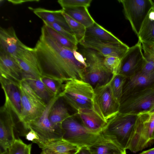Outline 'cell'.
<instances>
[{
  "mask_svg": "<svg viewBox=\"0 0 154 154\" xmlns=\"http://www.w3.org/2000/svg\"><path fill=\"white\" fill-rule=\"evenodd\" d=\"M88 148L91 154H116L126 151L113 141L104 137L102 134L99 139Z\"/></svg>",
  "mask_w": 154,
  "mask_h": 154,
  "instance_id": "23",
  "label": "cell"
},
{
  "mask_svg": "<svg viewBox=\"0 0 154 154\" xmlns=\"http://www.w3.org/2000/svg\"><path fill=\"white\" fill-rule=\"evenodd\" d=\"M146 62L142 51L141 41L129 48L121 59L119 74L127 78L139 72Z\"/></svg>",
  "mask_w": 154,
  "mask_h": 154,
  "instance_id": "12",
  "label": "cell"
},
{
  "mask_svg": "<svg viewBox=\"0 0 154 154\" xmlns=\"http://www.w3.org/2000/svg\"><path fill=\"white\" fill-rule=\"evenodd\" d=\"M127 77L119 74L113 75L110 81V86L113 94L120 103L123 93L125 83Z\"/></svg>",
  "mask_w": 154,
  "mask_h": 154,
  "instance_id": "32",
  "label": "cell"
},
{
  "mask_svg": "<svg viewBox=\"0 0 154 154\" xmlns=\"http://www.w3.org/2000/svg\"><path fill=\"white\" fill-rule=\"evenodd\" d=\"M63 14L74 35L78 43H79L85 36L86 28L84 25L72 18L63 11Z\"/></svg>",
  "mask_w": 154,
  "mask_h": 154,
  "instance_id": "29",
  "label": "cell"
},
{
  "mask_svg": "<svg viewBox=\"0 0 154 154\" xmlns=\"http://www.w3.org/2000/svg\"><path fill=\"white\" fill-rule=\"evenodd\" d=\"M103 63L105 66L113 75L119 73L121 65L120 58L112 56L104 57Z\"/></svg>",
  "mask_w": 154,
  "mask_h": 154,
  "instance_id": "34",
  "label": "cell"
},
{
  "mask_svg": "<svg viewBox=\"0 0 154 154\" xmlns=\"http://www.w3.org/2000/svg\"><path fill=\"white\" fill-rule=\"evenodd\" d=\"M26 138L27 140L32 141L35 143L38 139L36 133L32 130H30L29 132L26 135Z\"/></svg>",
  "mask_w": 154,
  "mask_h": 154,
  "instance_id": "38",
  "label": "cell"
},
{
  "mask_svg": "<svg viewBox=\"0 0 154 154\" xmlns=\"http://www.w3.org/2000/svg\"><path fill=\"white\" fill-rule=\"evenodd\" d=\"M137 115L134 132L126 148L133 152L147 147L154 141V110Z\"/></svg>",
  "mask_w": 154,
  "mask_h": 154,
  "instance_id": "5",
  "label": "cell"
},
{
  "mask_svg": "<svg viewBox=\"0 0 154 154\" xmlns=\"http://www.w3.org/2000/svg\"><path fill=\"white\" fill-rule=\"evenodd\" d=\"M60 97L59 95L54 97L47 104V108L41 116L30 123L28 125L27 129L32 130L37 135L38 139L36 143L41 149L51 141L63 139V133L62 128L54 126L49 118L51 108Z\"/></svg>",
  "mask_w": 154,
  "mask_h": 154,
  "instance_id": "8",
  "label": "cell"
},
{
  "mask_svg": "<svg viewBox=\"0 0 154 154\" xmlns=\"http://www.w3.org/2000/svg\"><path fill=\"white\" fill-rule=\"evenodd\" d=\"M137 117V115L119 112L108 120L101 134L126 150L134 132Z\"/></svg>",
  "mask_w": 154,
  "mask_h": 154,
  "instance_id": "2",
  "label": "cell"
},
{
  "mask_svg": "<svg viewBox=\"0 0 154 154\" xmlns=\"http://www.w3.org/2000/svg\"><path fill=\"white\" fill-rule=\"evenodd\" d=\"M71 115L61 97H60L56 101L51 108L49 118L54 126L58 128H62V122Z\"/></svg>",
  "mask_w": 154,
  "mask_h": 154,
  "instance_id": "24",
  "label": "cell"
},
{
  "mask_svg": "<svg viewBox=\"0 0 154 154\" xmlns=\"http://www.w3.org/2000/svg\"><path fill=\"white\" fill-rule=\"evenodd\" d=\"M85 36L93 37L106 42L117 43L122 42L96 22L91 26L86 28Z\"/></svg>",
  "mask_w": 154,
  "mask_h": 154,
  "instance_id": "27",
  "label": "cell"
},
{
  "mask_svg": "<svg viewBox=\"0 0 154 154\" xmlns=\"http://www.w3.org/2000/svg\"><path fill=\"white\" fill-rule=\"evenodd\" d=\"M118 1L122 4L125 17L129 22L132 30L138 36L154 3L151 0Z\"/></svg>",
  "mask_w": 154,
  "mask_h": 154,
  "instance_id": "10",
  "label": "cell"
},
{
  "mask_svg": "<svg viewBox=\"0 0 154 154\" xmlns=\"http://www.w3.org/2000/svg\"><path fill=\"white\" fill-rule=\"evenodd\" d=\"M139 154H154V147L144 151Z\"/></svg>",
  "mask_w": 154,
  "mask_h": 154,
  "instance_id": "42",
  "label": "cell"
},
{
  "mask_svg": "<svg viewBox=\"0 0 154 154\" xmlns=\"http://www.w3.org/2000/svg\"><path fill=\"white\" fill-rule=\"evenodd\" d=\"M40 78L35 77L23 72V79L47 104L54 97L56 96H54L48 90Z\"/></svg>",
  "mask_w": 154,
  "mask_h": 154,
  "instance_id": "25",
  "label": "cell"
},
{
  "mask_svg": "<svg viewBox=\"0 0 154 154\" xmlns=\"http://www.w3.org/2000/svg\"><path fill=\"white\" fill-rule=\"evenodd\" d=\"M152 138H153V140H154V131L153 134Z\"/></svg>",
  "mask_w": 154,
  "mask_h": 154,
  "instance_id": "46",
  "label": "cell"
},
{
  "mask_svg": "<svg viewBox=\"0 0 154 154\" xmlns=\"http://www.w3.org/2000/svg\"><path fill=\"white\" fill-rule=\"evenodd\" d=\"M79 44L83 47L97 51L104 57L112 56L121 59L129 48L122 42L117 43L106 42L87 36H85Z\"/></svg>",
  "mask_w": 154,
  "mask_h": 154,
  "instance_id": "13",
  "label": "cell"
},
{
  "mask_svg": "<svg viewBox=\"0 0 154 154\" xmlns=\"http://www.w3.org/2000/svg\"><path fill=\"white\" fill-rule=\"evenodd\" d=\"M0 76L19 82L23 79V72L11 56L0 52Z\"/></svg>",
  "mask_w": 154,
  "mask_h": 154,
  "instance_id": "19",
  "label": "cell"
},
{
  "mask_svg": "<svg viewBox=\"0 0 154 154\" xmlns=\"http://www.w3.org/2000/svg\"><path fill=\"white\" fill-rule=\"evenodd\" d=\"M76 117L75 114L71 115L62 123V139L80 148L88 147L99 139L101 133L95 134L90 132Z\"/></svg>",
  "mask_w": 154,
  "mask_h": 154,
  "instance_id": "6",
  "label": "cell"
},
{
  "mask_svg": "<svg viewBox=\"0 0 154 154\" xmlns=\"http://www.w3.org/2000/svg\"><path fill=\"white\" fill-rule=\"evenodd\" d=\"M8 1L14 4L17 5V4H22L23 3H24L25 2H38L39 1V0H8Z\"/></svg>",
  "mask_w": 154,
  "mask_h": 154,
  "instance_id": "41",
  "label": "cell"
},
{
  "mask_svg": "<svg viewBox=\"0 0 154 154\" xmlns=\"http://www.w3.org/2000/svg\"><path fill=\"white\" fill-rule=\"evenodd\" d=\"M59 95L60 97L64 99L68 104L77 112L80 109H93V104L91 102L62 92H61Z\"/></svg>",
  "mask_w": 154,
  "mask_h": 154,
  "instance_id": "31",
  "label": "cell"
},
{
  "mask_svg": "<svg viewBox=\"0 0 154 154\" xmlns=\"http://www.w3.org/2000/svg\"><path fill=\"white\" fill-rule=\"evenodd\" d=\"M80 147L63 139L51 141L42 149L41 154H75Z\"/></svg>",
  "mask_w": 154,
  "mask_h": 154,
  "instance_id": "22",
  "label": "cell"
},
{
  "mask_svg": "<svg viewBox=\"0 0 154 154\" xmlns=\"http://www.w3.org/2000/svg\"><path fill=\"white\" fill-rule=\"evenodd\" d=\"M92 0H59L58 3L62 9L79 6L88 8L90 5Z\"/></svg>",
  "mask_w": 154,
  "mask_h": 154,
  "instance_id": "35",
  "label": "cell"
},
{
  "mask_svg": "<svg viewBox=\"0 0 154 154\" xmlns=\"http://www.w3.org/2000/svg\"><path fill=\"white\" fill-rule=\"evenodd\" d=\"M154 84V73L146 74L137 72L131 76L127 78L121 100L129 94Z\"/></svg>",
  "mask_w": 154,
  "mask_h": 154,
  "instance_id": "20",
  "label": "cell"
},
{
  "mask_svg": "<svg viewBox=\"0 0 154 154\" xmlns=\"http://www.w3.org/2000/svg\"><path fill=\"white\" fill-rule=\"evenodd\" d=\"M154 110V84L133 92L120 102L119 112L137 115Z\"/></svg>",
  "mask_w": 154,
  "mask_h": 154,
  "instance_id": "7",
  "label": "cell"
},
{
  "mask_svg": "<svg viewBox=\"0 0 154 154\" xmlns=\"http://www.w3.org/2000/svg\"><path fill=\"white\" fill-rule=\"evenodd\" d=\"M21 96V112L19 121L27 129L29 124L37 119L45 110L47 104L23 79L18 83Z\"/></svg>",
  "mask_w": 154,
  "mask_h": 154,
  "instance_id": "4",
  "label": "cell"
},
{
  "mask_svg": "<svg viewBox=\"0 0 154 154\" xmlns=\"http://www.w3.org/2000/svg\"><path fill=\"white\" fill-rule=\"evenodd\" d=\"M75 114L84 126L94 134L100 133L107 123L93 109H80Z\"/></svg>",
  "mask_w": 154,
  "mask_h": 154,
  "instance_id": "18",
  "label": "cell"
},
{
  "mask_svg": "<svg viewBox=\"0 0 154 154\" xmlns=\"http://www.w3.org/2000/svg\"><path fill=\"white\" fill-rule=\"evenodd\" d=\"M141 42L154 43V17L149 14L138 35Z\"/></svg>",
  "mask_w": 154,
  "mask_h": 154,
  "instance_id": "28",
  "label": "cell"
},
{
  "mask_svg": "<svg viewBox=\"0 0 154 154\" xmlns=\"http://www.w3.org/2000/svg\"><path fill=\"white\" fill-rule=\"evenodd\" d=\"M149 14L154 17V5L152 8Z\"/></svg>",
  "mask_w": 154,
  "mask_h": 154,
  "instance_id": "44",
  "label": "cell"
},
{
  "mask_svg": "<svg viewBox=\"0 0 154 154\" xmlns=\"http://www.w3.org/2000/svg\"><path fill=\"white\" fill-rule=\"evenodd\" d=\"M13 57L24 72L38 78L42 76L34 48L27 46Z\"/></svg>",
  "mask_w": 154,
  "mask_h": 154,
  "instance_id": "15",
  "label": "cell"
},
{
  "mask_svg": "<svg viewBox=\"0 0 154 154\" xmlns=\"http://www.w3.org/2000/svg\"><path fill=\"white\" fill-rule=\"evenodd\" d=\"M75 154H91L88 147H80Z\"/></svg>",
  "mask_w": 154,
  "mask_h": 154,
  "instance_id": "40",
  "label": "cell"
},
{
  "mask_svg": "<svg viewBox=\"0 0 154 154\" xmlns=\"http://www.w3.org/2000/svg\"><path fill=\"white\" fill-rule=\"evenodd\" d=\"M62 9L65 13L86 28L91 26L95 22L90 14L87 7L79 6Z\"/></svg>",
  "mask_w": 154,
  "mask_h": 154,
  "instance_id": "26",
  "label": "cell"
},
{
  "mask_svg": "<svg viewBox=\"0 0 154 154\" xmlns=\"http://www.w3.org/2000/svg\"><path fill=\"white\" fill-rule=\"evenodd\" d=\"M61 92L93 103L94 89L84 81L72 79L66 82Z\"/></svg>",
  "mask_w": 154,
  "mask_h": 154,
  "instance_id": "17",
  "label": "cell"
},
{
  "mask_svg": "<svg viewBox=\"0 0 154 154\" xmlns=\"http://www.w3.org/2000/svg\"><path fill=\"white\" fill-rule=\"evenodd\" d=\"M94 91L93 109L108 122L119 112L120 103L113 94L110 82L106 85L95 88Z\"/></svg>",
  "mask_w": 154,
  "mask_h": 154,
  "instance_id": "9",
  "label": "cell"
},
{
  "mask_svg": "<svg viewBox=\"0 0 154 154\" xmlns=\"http://www.w3.org/2000/svg\"><path fill=\"white\" fill-rule=\"evenodd\" d=\"M34 48L43 75L63 82L72 79L84 81L85 66L77 60L73 51L65 47L52 37L45 25Z\"/></svg>",
  "mask_w": 154,
  "mask_h": 154,
  "instance_id": "1",
  "label": "cell"
},
{
  "mask_svg": "<svg viewBox=\"0 0 154 154\" xmlns=\"http://www.w3.org/2000/svg\"><path fill=\"white\" fill-rule=\"evenodd\" d=\"M74 56L75 59L78 61L86 66H87L84 57L83 55L76 50L73 51Z\"/></svg>",
  "mask_w": 154,
  "mask_h": 154,
  "instance_id": "39",
  "label": "cell"
},
{
  "mask_svg": "<svg viewBox=\"0 0 154 154\" xmlns=\"http://www.w3.org/2000/svg\"><path fill=\"white\" fill-rule=\"evenodd\" d=\"M81 50L87 65L84 81L94 89L109 83L113 74L104 65V56L91 49L83 47Z\"/></svg>",
  "mask_w": 154,
  "mask_h": 154,
  "instance_id": "3",
  "label": "cell"
},
{
  "mask_svg": "<svg viewBox=\"0 0 154 154\" xmlns=\"http://www.w3.org/2000/svg\"><path fill=\"white\" fill-rule=\"evenodd\" d=\"M27 46L18 39L12 27L7 28L0 27V52L14 57Z\"/></svg>",
  "mask_w": 154,
  "mask_h": 154,
  "instance_id": "16",
  "label": "cell"
},
{
  "mask_svg": "<svg viewBox=\"0 0 154 154\" xmlns=\"http://www.w3.org/2000/svg\"><path fill=\"white\" fill-rule=\"evenodd\" d=\"M32 144L27 145L24 154H31Z\"/></svg>",
  "mask_w": 154,
  "mask_h": 154,
  "instance_id": "43",
  "label": "cell"
},
{
  "mask_svg": "<svg viewBox=\"0 0 154 154\" xmlns=\"http://www.w3.org/2000/svg\"><path fill=\"white\" fill-rule=\"evenodd\" d=\"M27 146L20 139H16L3 154H24Z\"/></svg>",
  "mask_w": 154,
  "mask_h": 154,
  "instance_id": "36",
  "label": "cell"
},
{
  "mask_svg": "<svg viewBox=\"0 0 154 154\" xmlns=\"http://www.w3.org/2000/svg\"><path fill=\"white\" fill-rule=\"evenodd\" d=\"M14 114L10 105L5 102L0 109V154L5 153L16 139Z\"/></svg>",
  "mask_w": 154,
  "mask_h": 154,
  "instance_id": "11",
  "label": "cell"
},
{
  "mask_svg": "<svg viewBox=\"0 0 154 154\" xmlns=\"http://www.w3.org/2000/svg\"><path fill=\"white\" fill-rule=\"evenodd\" d=\"M29 8L43 22L57 24L66 30L74 35L63 14L62 9L58 10H51L42 8H34L29 7Z\"/></svg>",
  "mask_w": 154,
  "mask_h": 154,
  "instance_id": "21",
  "label": "cell"
},
{
  "mask_svg": "<svg viewBox=\"0 0 154 154\" xmlns=\"http://www.w3.org/2000/svg\"><path fill=\"white\" fill-rule=\"evenodd\" d=\"M44 24L48 26L70 40L74 43L78 44L75 35L69 32L59 24L54 23L43 22Z\"/></svg>",
  "mask_w": 154,
  "mask_h": 154,
  "instance_id": "37",
  "label": "cell"
},
{
  "mask_svg": "<svg viewBox=\"0 0 154 154\" xmlns=\"http://www.w3.org/2000/svg\"><path fill=\"white\" fill-rule=\"evenodd\" d=\"M45 25L49 34L60 44L72 51L77 50V45L74 43L51 27Z\"/></svg>",
  "mask_w": 154,
  "mask_h": 154,
  "instance_id": "33",
  "label": "cell"
},
{
  "mask_svg": "<svg viewBox=\"0 0 154 154\" xmlns=\"http://www.w3.org/2000/svg\"><path fill=\"white\" fill-rule=\"evenodd\" d=\"M0 82L5 96V102L10 106L19 120L21 112V96L18 83L0 76Z\"/></svg>",
  "mask_w": 154,
  "mask_h": 154,
  "instance_id": "14",
  "label": "cell"
},
{
  "mask_svg": "<svg viewBox=\"0 0 154 154\" xmlns=\"http://www.w3.org/2000/svg\"><path fill=\"white\" fill-rule=\"evenodd\" d=\"M126 154V151H125L123 152L119 153H118V154Z\"/></svg>",
  "mask_w": 154,
  "mask_h": 154,
  "instance_id": "45",
  "label": "cell"
},
{
  "mask_svg": "<svg viewBox=\"0 0 154 154\" xmlns=\"http://www.w3.org/2000/svg\"><path fill=\"white\" fill-rule=\"evenodd\" d=\"M40 79L54 96L59 95L62 91L64 84L62 81L46 75H43Z\"/></svg>",
  "mask_w": 154,
  "mask_h": 154,
  "instance_id": "30",
  "label": "cell"
}]
</instances>
